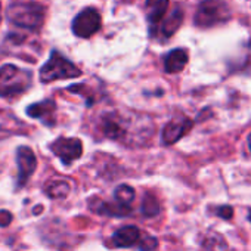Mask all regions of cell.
Instances as JSON below:
<instances>
[{"label":"cell","instance_id":"4fadbf2b","mask_svg":"<svg viewBox=\"0 0 251 251\" xmlns=\"http://www.w3.org/2000/svg\"><path fill=\"white\" fill-rule=\"evenodd\" d=\"M169 8V0H147L145 3V11H147V18L151 27L158 25V23L163 20Z\"/></svg>","mask_w":251,"mask_h":251},{"label":"cell","instance_id":"3957f363","mask_svg":"<svg viewBox=\"0 0 251 251\" xmlns=\"http://www.w3.org/2000/svg\"><path fill=\"white\" fill-rule=\"evenodd\" d=\"M81 75V70L75 67L71 61H68L64 55L58 50L50 53L49 61L40 70V81L42 83H52L55 80H65V78H75Z\"/></svg>","mask_w":251,"mask_h":251},{"label":"cell","instance_id":"ac0fdd59","mask_svg":"<svg viewBox=\"0 0 251 251\" xmlns=\"http://www.w3.org/2000/svg\"><path fill=\"white\" fill-rule=\"evenodd\" d=\"M142 213L145 217H155L160 213V202L152 194H147L142 201Z\"/></svg>","mask_w":251,"mask_h":251},{"label":"cell","instance_id":"44dd1931","mask_svg":"<svg viewBox=\"0 0 251 251\" xmlns=\"http://www.w3.org/2000/svg\"><path fill=\"white\" fill-rule=\"evenodd\" d=\"M216 216L222 217L223 220H229L233 216V208L230 205H222L216 208Z\"/></svg>","mask_w":251,"mask_h":251},{"label":"cell","instance_id":"484cf974","mask_svg":"<svg viewBox=\"0 0 251 251\" xmlns=\"http://www.w3.org/2000/svg\"><path fill=\"white\" fill-rule=\"evenodd\" d=\"M248 220L251 222V210H250V213H248Z\"/></svg>","mask_w":251,"mask_h":251},{"label":"cell","instance_id":"e0dca14e","mask_svg":"<svg viewBox=\"0 0 251 251\" xmlns=\"http://www.w3.org/2000/svg\"><path fill=\"white\" fill-rule=\"evenodd\" d=\"M202 247H204L205 251H226V250H227L226 241H225L223 236L219 235V233H210V235L204 239Z\"/></svg>","mask_w":251,"mask_h":251},{"label":"cell","instance_id":"d6986e66","mask_svg":"<svg viewBox=\"0 0 251 251\" xmlns=\"http://www.w3.org/2000/svg\"><path fill=\"white\" fill-rule=\"evenodd\" d=\"M114 200L121 202V204H127L130 205L132 201L135 200V189L129 185H120L114 191Z\"/></svg>","mask_w":251,"mask_h":251},{"label":"cell","instance_id":"277c9868","mask_svg":"<svg viewBox=\"0 0 251 251\" xmlns=\"http://www.w3.org/2000/svg\"><path fill=\"white\" fill-rule=\"evenodd\" d=\"M229 18L230 9L223 0H201L194 21L198 27L208 28L217 24H223Z\"/></svg>","mask_w":251,"mask_h":251},{"label":"cell","instance_id":"ba28073f","mask_svg":"<svg viewBox=\"0 0 251 251\" xmlns=\"http://www.w3.org/2000/svg\"><path fill=\"white\" fill-rule=\"evenodd\" d=\"M191 129H192V121L185 115H177L164 126L161 141L164 145H173L179 139H182Z\"/></svg>","mask_w":251,"mask_h":251},{"label":"cell","instance_id":"9a60e30c","mask_svg":"<svg viewBox=\"0 0 251 251\" xmlns=\"http://www.w3.org/2000/svg\"><path fill=\"white\" fill-rule=\"evenodd\" d=\"M183 21V12L180 8H175V11L167 17V20L163 23L161 25V31L166 37H170L172 34H175L177 31V28L180 27Z\"/></svg>","mask_w":251,"mask_h":251},{"label":"cell","instance_id":"5b68a950","mask_svg":"<svg viewBox=\"0 0 251 251\" xmlns=\"http://www.w3.org/2000/svg\"><path fill=\"white\" fill-rule=\"evenodd\" d=\"M100 24H102V20H100L99 11L95 8H86L74 18L73 33L77 37L87 39L100 28Z\"/></svg>","mask_w":251,"mask_h":251},{"label":"cell","instance_id":"8fae6325","mask_svg":"<svg viewBox=\"0 0 251 251\" xmlns=\"http://www.w3.org/2000/svg\"><path fill=\"white\" fill-rule=\"evenodd\" d=\"M141 238V230L138 226H123L120 227L109 239V247H120V248H127L135 245Z\"/></svg>","mask_w":251,"mask_h":251},{"label":"cell","instance_id":"30bf717a","mask_svg":"<svg viewBox=\"0 0 251 251\" xmlns=\"http://www.w3.org/2000/svg\"><path fill=\"white\" fill-rule=\"evenodd\" d=\"M89 207L96 214L111 216V217H124V216H129L132 213V208L127 204H121L118 201L106 202V201H102L96 197L89 201Z\"/></svg>","mask_w":251,"mask_h":251},{"label":"cell","instance_id":"6da1fadb","mask_svg":"<svg viewBox=\"0 0 251 251\" xmlns=\"http://www.w3.org/2000/svg\"><path fill=\"white\" fill-rule=\"evenodd\" d=\"M46 9L39 2H15L8 8V21L23 30L39 31L45 23Z\"/></svg>","mask_w":251,"mask_h":251},{"label":"cell","instance_id":"cb8c5ba5","mask_svg":"<svg viewBox=\"0 0 251 251\" xmlns=\"http://www.w3.org/2000/svg\"><path fill=\"white\" fill-rule=\"evenodd\" d=\"M248 147H250V151H251V135L248 136Z\"/></svg>","mask_w":251,"mask_h":251},{"label":"cell","instance_id":"ffe728a7","mask_svg":"<svg viewBox=\"0 0 251 251\" xmlns=\"http://www.w3.org/2000/svg\"><path fill=\"white\" fill-rule=\"evenodd\" d=\"M158 245V241L157 238H152V236H147L145 239L141 241V245H139V250L141 251H152L155 250Z\"/></svg>","mask_w":251,"mask_h":251},{"label":"cell","instance_id":"7c38bea8","mask_svg":"<svg viewBox=\"0 0 251 251\" xmlns=\"http://www.w3.org/2000/svg\"><path fill=\"white\" fill-rule=\"evenodd\" d=\"M55 112H56V103L52 99H46V100L33 103L27 108V114L30 117L42 120L46 126L55 124Z\"/></svg>","mask_w":251,"mask_h":251},{"label":"cell","instance_id":"603a6c76","mask_svg":"<svg viewBox=\"0 0 251 251\" xmlns=\"http://www.w3.org/2000/svg\"><path fill=\"white\" fill-rule=\"evenodd\" d=\"M42 208H43L42 205H37V207H36V210H34V213H36V214H39V213L42 211Z\"/></svg>","mask_w":251,"mask_h":251},{"label":"cell","instance_id":"d4e9b609","mask_svg":"<svg viewBox=\"0 0 251 251\" xmlns=\"http://www.w3.org/2000/svg\"><path fill=\"white\" fill-rule=\"evenodd\" d=\"M0 23H2V3H0Z\"/></svg>","mask_w":251,"mask_h":251},{"label":"cell","instance_id":"52a82bcc","mask_svg":"<svg viewBox=\"0 0 251 251\" xmlns=\"http://www.w3.org/2000/svg\"><path fill=\"white\" fill-rule=\"evenodd\" d=\"M17 161H18V182L17 186L21 189L27 185L31 175L36 172L37 167V158L31 148L28 147H20L17 151Z\"/></svg>","mask_w":251,"mask_h":251},{"label":"cell","instance_id":"7a4b0ae2","mask_svg":"<svg viewBox=\"0 0 251 251\" xmlns=\"http://www.w3.org/2000/svg\"><path fill=\"white\" fill-rule=\"evenodd\" d=\"M33 83V74L28 70L6 64L0 67V96H18L25 93Z\"/></svg>","mask_w":251,"mask_h":251},{"label":"cell","instance_id":"2e32d148","mask_svg":"<svg viewBox=\"0 0 251 251\" xmlns=\"http://www.w3.org/2000/svg\"><path fill=\"white\" fill-rule=\"evenodd\" d=\"M71 191V186L67 180H50L45 186V192L50 198H65Z\"/></svg>","mask_w":251,"mask_h":251},{"label":"cell","instance_id":"8992f818","mask_svg":"<svg viewBox=\"0 0 251 251\" xmlns=\"http://www.w3.org/2000/svg\"><path fill=\"white\" fill-rule=\"evenodd\" d=\"M49 148L65 166H70L83 154V144L77 138H58Z\"/></svg>","mask_w":251,"mask_h":251},{"label":"cell","instance_id":"9c48e42d","mask_svg":"<svg viewBox=\"0 0 251 251\" xmlns=\"http://www.w3.org/2000/svg\"><path fill=\"white\" fill-rule=\"evenodd\" d=\"M100 130H102L103 136H106L108 139H112V141L124 139L126 133H127V129H126V126H124V121L115 112H109V114L102 115V118H100Z\"/></svg>","mask_w":251,"mask_h":251},{"label":"cell","instance_id":"7402d4cb","mask_svg":"<svg viewBox=\"0 0 251 251\" xmlns=\"http://www.w3.org/2000/svg\"><path fill=\"white\" fill-rule=\"evenodd\" d=\"M12 222V213L8 210H0V227H6Z\"/></svg>","mask_w":251,"mask_h":251},{"label":"cell","instance_id":"5bb4252c","mask_svg":"<svg viewBox=\"0 0 251 251\" xmlns=\"http://www.w3.org/2000/svg\"><path fill=\"white\" fill-rule=\"evenodd\" d=\"M188 64V52L185 49H173L164 61V70L169 74L180 73Z\"/></svg>","mask_w":251,"mask_h":251}]
</instances>
